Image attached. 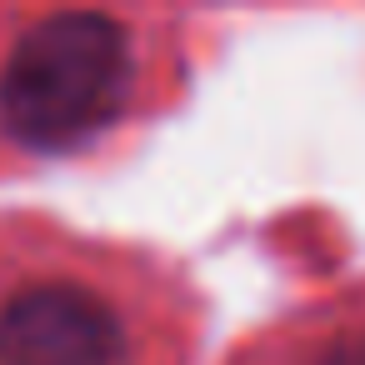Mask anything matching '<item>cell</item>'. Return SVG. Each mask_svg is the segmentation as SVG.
I'll use <instances>...</instances> for the list:
<instances>
[{
	"instance_id": "cell-1",
	"label": "cell",
	"mask_w": 365,
	"mask_h": 365,
	"mask_svg": "<svg viewBox=\"0 0 365 365\" xmlns=\"http://www.w3.org/2000/svg\"><path fill=\"white\" fill-rule=\"evenodd\" d=\"M130 96V36L96 11L36 21L0 71V125L26 150L96 140Z\"/></svg>"
},
{
	"instance_id": "cell-2",
	"label": "cell",
	"mask_w": 365,
	"mask_h": 365,
	"mask_svg": "<svg viewBox=\"0 0 365 365\" xmlns=\"http://www.w3.org/2000/svg\"><path fill=\"white\" fill-rule=\"evenodd\" d=\"M125 335L110 305L81 285H26L0 310V365H120Z\"/></svg>"
}]
</instances>
